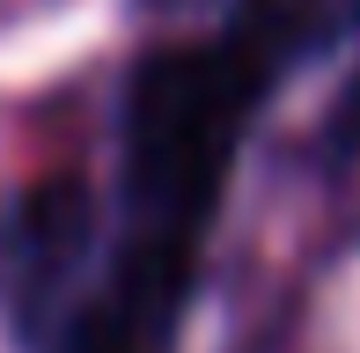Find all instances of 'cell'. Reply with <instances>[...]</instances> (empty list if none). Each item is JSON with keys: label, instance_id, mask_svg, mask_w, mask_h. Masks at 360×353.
Returning <instances> with one entry per match:
<instances>
[{"label": "cell", "instance_id": "cell-1", "mask_svg": "<svg viewBox=\"0 0 360 353\" xmlns=\"http://www.w3.org/2000/svg\"><path fill=\"white\" fill-rule=\"evenodd\" d=\"M265 103V82L236 52L184 44L155 52L125 89V199H133V236L162 243H206L214 199L228 184V162L243 148V125Z\"/></svg>", "mask_w": 360, "mask_h": 353}, {"label": "cell", "instance_id": "cell-2", "mask_svg": "<svg viewBox=\"0 0 360 353\" xmlns=\"http://www.w3.org/2000/svg\"><path fill=\"white\" fill-rule=\"evenodd\" d=\"M191 272H199V250L155 243V236H125L103 295L81 309L74 353H176Z\"/></svg>", "mask_w": 360, "mask_h": 353}, {"label": "cell", "instance_id": "cell-3", "mask_svg": "<svg viewBox=\"0 0 360 353\" xmlns=\"http://www.w3.org/2000/svg\"><path fill=\"white\" fill-rule=\"evenodd\" d=\"M353 23H360V0H236V23H228L221 44L272 89L302 59L353 37Z\"/></svg>", "mask_w": 360, "mask_h": 353}, {"label": "cell", "instance_id": "cell-4", "mask_svg": "<svg viewBox=\"0 0 360 353\" xmlns=\"http://www.w3.org/2000/svg\"><path fill=\"white\" fill-rule=\"evenodd\" d=\"M15 243H22L15 280H22V302H30V316H37L44 302L74 280L81 243H89V199H81V184H67V176L37 184L22 199V229H15Z\"/></svg>", "mask_w": 360, "mask_h": 353}, {"label": "cell", "instance_id": "cell-5", "mask_svg": "<svg viewBox=\"0 0 360 353\" xmlns=\"http://www.w3.org/2000/svg\"><path fill=\"white\" fill-rule=\"evenodd\" d=\"M331 162H360V74L346 82V96H338V110H331Z\"/></svg>", "mask_w": 360, "mask_h": 353}]
</instances>
